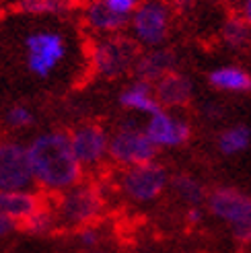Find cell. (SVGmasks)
I'll list each match as a JSON object with an SVG mask.
<instances>
[{"label":"cell","instance_id":"obj_11","mask_svg":"<svg viewBox=\"0 0 251 253\" xmlns=\"http://www.w3.org/2000/svg\"><path fill=\"white\" fill-rule=\"evenodd\" d=\"M144 130L157 148H179L192 136V126L171 109H159L144 122Z\"/></svg>","mask_w":251,"mask_h":253},{"label":"cell","instance_id":"obj_15","mask_svg":"<svg viewBox=\"0 0 251 253\" xmlns=\"http://www.w3.org/2000/svg\"><path fill=\"white\" fill-rule=\"evenodd\" d=\"M177 66V56H175L171 49L167 47H150L146 52H140L138 62L134 66V74L136 79H142L148 83H157L161 81L165 74L173 72Z\"/></svg>","mask_w":251,"mask_h":253},{"label":"cell","instance_id":"obj_7","mask_svg":"<svg viewBox=\"0 0 251 253\" xmlns=\"http://www.w3.org/2000/svg\"><path fill=\"white\" fill-rule=\"evenodd\" d=\"M208 212L229 226L241 243H251V196L235 187H216L208 194Z\"/></svg>","mask_w":251,"mask_h":253},{"label":"cell","instance_id":"obj_8","mask_svg":"<svg viewBox=\"0 0 251 253\" xmlns=\"http://www.w3.org/2000/svg\"><path fill=\"white\" fill-rule=\"evenodd\" d=\"M130 37L144 47H161L171 31V8L163 0H142L130 19Z\"/></svg>","mask_w":251,"mask_h":253},{"label":"cell","instance_id":"obj_27","mask_svg":"<svg viewBox=\"0 0 251 253\" xmlns=\"http://www.w3.org/2000/svg\"><path fill=\"white\" fill-rule=\"evenodd\" d=\"M17 229V224L12 222L10 218H6L4 214H0V239H4V237H8L12 231Z\"/></svg>","mask_w":251,"mask_h":253},{"label":"cell","instance_id":"obj_31","mask_svg":"<svg viewBox=\"0 0 251 253\" xmlns=\"http://www.w3.org/2000/svg\"><path fill=\"white\" fill-rule=\"evenodd\" d=\"M95 253H97V251H95Z\"/></svg>","mask_w":251,"mask_h":253},{"label":"cell","instance_id":"obj_20","mask_svg":"<svg viewBox=\"0 0 251 253\" xmlns=\"http://www.w3.org/2000/svg\"><path fill=\"white\" fill-rule=\"evenodd\" d=\"M171 189L175 192V196H177L187 206H202L204 202L208 200L206 187L200 183L196 177L185 175V173L173 177L171 179Z\"/></svg>","mask_w":251,"mask_h":253},{"label":"cell","instance_id":"obj_24","mask_svg":"<svg viewBox=\"0 0 251 253\" xmlns=\"http://www.w3.org/2000/svg\"><path fill=\"white\" fill-rule=\"evenodd\" d=\"M77 239H79V243L84 247V249H93L97 247L99 243H101V239H103V231L95 224H89V226H83V229L77 231Z\"/></svg>","mask_w":251,"mask_h":253},{"label":"cell","instance_id":"obj_29","mask_svg":"<svg viewBox=\"0 0 251 253\" xmlns=\"http://www.w3.org/2000/svg\"><path fill=\"white\" fill-rule=\"evenodd\" d=\"M192 6H194V0H177V2H175V8L183 10V12H187Z\"/></svg>","mask_w":251,"mask_h":253},{"label":"cell","instance_id":"obj_18","mask_svg":"<svg viewBox=\"0 0 251 253\" xmlns=\"http://www.w3.org/2000/svg\"><path fill=\"white\" fill-rule=\"evenodd\" d=\"M81 4V0H17L15 8L29 17H66Z\"/></svg>","mask_w":251,"mask_h":253},{"label":"cell","instance_id":"obj_1","mask_svg":"<svg viewBox=\"0 0 251 253\" xmlns=\"http://www.w3.org/2000/svg\"><path fill=\"white\" fill-rule=\"evenodd\" d=\"M35 187L42 194L58 196L84 179V169L74 157L70 136L64 130H45L27 142Z\"/></svg>","mask_w":251,"mask_h":253},{"label":"cell","instance_id":"obj_17","mask_svg":"<svg viewBox=\"0 0 251 253\" xmlns=\"http://www.w3.org/2000/svg\"><path fill=\"white\" fill-rule=\"evenodd\" d=\"M208 84L222 93H249L251 74L243 66H216L208 72Z\"/></svg>","mask_w":251,"mask_h":253},{"label":"cell","instance_id":"obj_30","mask_svg":"<svg viewBox=\"0 0 251 253\" xmlns=\"http://www.w3.org/2000/svg\"><path fill=\"white\" fill-rule=\"evenodd\" d=\"M81 2H84V0H81Z\"/></svg>","mask_w":251,"mask_h":253},{"label":"cell","instance_id":"obj_22","mask_svg":"<svg viewBox=\"0 0 251 253\" xmlns=\"http://www.w3.org/2000/svg\"><path fill=\"white\" fill-rule=\"evenodd\" d=\"M222 42L233 49H245L251 45V27L241 17H231L222 25Z\"/></svg>","mask_w":251,"mask_h":253},{"label":"cell","instance_id":"obj_16","mask_svg":"<svg viewBox=\"0 0 251 253\" xmlns=\"http://www.w3.org/2000/svg\"><path fill=\"white\" fill-rule=\"evenodd\" d=\"M120 105L126 111L138 113V116H146V118L161 109L157 95H155V84L148 81H142V79H136L126 88H122Z\"/></svg>","mask_w":251,"mask_h":253},{"label":"cell","instance_id":"obj_10","mask_svg":"<svg viewBox=\"0 0 251 253\" xmlns=\"http://www.w3.org/2000/svg\"><path fill=\"white\" fill-rule=\"evenodd\" d=\"M35 187L29 148L12 138H0V192Z\"/></svg>","mask_w":251,"mask_h":253},{"label":"cell","instance_id":"obj_28","mask_svg":"<svg viewBox=\"0 0 251 253\" xmlns=\"http://www.w3.org/2000/svg\"><path fill=\"white\" fill-rule=\"evenodd\" d=\"M239 17L251 27V0H241V6H239Z\"/></svg>","mask_w":251,"mask_h":253},{"label":"cell","instance_id":"obj_3","mask_svg":"<svg viewBox=\"0 0 251 253\" xmlns=\"http://www.w3.org/2000/svg\"><path fill=\"white\" fill-rule=\"evenodd\" d=\"M138 56H140V45H138L130 35L114 33V35H99L93 37L86 45V60L89 68L95 77L114 81L122 79L134 70Z\"/></svg>","mask_w":251,"mask_h":253},{"label":"cell","instance_id":"obj_9","mask_svg":"<svg viewBox=\"0 0 251 253\" xmlns=\"http://www.w3.org/2000/svg\"><path fill=\"white\" fill-rule=\"evenodd\" d=\"M74 157L79 159L84 173L99 171L109 161V136L103 124L83 122L68 132Z\"/></svg>","mask_w":251,"mask_h":253},{"label":"cell","instance_id":"obj_14","mask_svg":"<svg viewBox=\"0 0 251 253\" xmlns=\"http://www.w3.org/2000/svg\"><path fill=\"white\" fill-rule=\"evenodd\" d=\"M155 95H157V101L163 109L177 111L192 101L194 83L190 81V77L173 70L155 83Z\"/></svg>","mask_w":251,"mask_h":253},{"label":"cell","instance_id":"obj_25","mask_svg":"<svg viewBox=\"0 0 251 253\" xmlns=\"http://www.w3.org/2000/svg\"><path fill=\"white\" fill-rule=\"evenodd\" d=\"M105 2L114 8L118 15H122L126 19H132V15L136 12V8L140 6L142 0H105Z\"/></svg>","mask_w":251,"mask_h":253},{"label":"cell","instance_id":"obj_19","mask_svg":"<svg viewBox=\"0 0 251 253\" xmlns=\"http://www.w3.org/2000/svg\"><path fill=\"white\" fill-rule=\"evenodd\" d=\"M251 144V128L243 124H237L231 126V128H224L218 138H216V146H218V153L224 157H235L247 150Z\"/></svg>","mask_w":251,"mask_h":253},{"label":"cell","instance_id":"obj_26","mask_svg":"<svg viewBox=\"0 0 251 253\" xmlns=\"http://www.w3.org/2000/svg\"><path fill=\"white\" fill-rule=\"evenodd\" d=\"M185 218H187V222H190V224H200V222H202V218H204L202 206H190V208H187Z\"/></svg>","mask_w":251,"mask_h":253},{"label":"cell","instance_id":"obj_2","mask_svg":"<svg viewBox=\"0 0 251 253\" xmlns=\"http://www.w3.org/2000/svg\"><path fill=\"white\" fill-rule=\"evenodd\" d=\"M54 212L58 226L66 231H79L83 226L99 222L105 212V192L103 187L83 179L77 185L68 187L66 192L54 196Z\"/></svg>","mask_w":251,"mask_h":253},{"label":"cell","instance_id":"obj_13","mask_svg":"<svg viewBox=\"0 0 251 253\" xmlns=\"http://www.w3.org/2000/svg\"><path fill=\"white\" fill-rule=\"evenodd\" d=\"M45 204L40 189H10L0 192V214H4L17 226L27 222L33 214Z\"/></svg>","mask_w":251,"mask_h":253},{"label":"cell","instance_id":"obj_6","mask_svg":"<svg viewBox=\"0 0 251 253\" xmlns=\"http://www.w3.org/2000/svg\"><path fill=\"white\" fill-rule=\"evenodd\" d=\"M169 185L171 177L167 169L157 161L120 169L118 175L120 194L132 204H150L165 194Z\"/></svg>","mask_w":251,"mask_h":253},{"label":"cell","instance_id":"obj_12","mask_svg":"<svg viewBox=\"0 0 251 253\" xmlns=\"http://www.w3.org/2000/svg\"><path fill=\"white\" fill-rule=\"evenodd\" d=\"M81 23L91 37L124 33L130 19H126L111 8L105 0H84L81 4Z\"/></svg>","mask_w":251,"mask_h":253},{"label":"cell","instance_id":"obj_23","mask_svg":"<svg viewBox=\"0 0 251 253\" xmlns=\"http://www.w3.org/2000/svg\"><path fill=\"white\" fill-rule=\"evenodd\" d=\"M4 126L12 132H21V130H29L31 126L35 124V113L31 107L17 103V105H10L4 111V118H2Z\"/></svg>","mask_w":251,"mask_h":253},{"label":"cell","instance_id":"obj_4","mask_svg":"<svg viewBox=\"0 0 251 253\" xmlns=\"http://www.w3.org/2000/svg\"><path fill=\"white\" fill-rule=\"evenodd\" d=\"M25 64L37 79H49L68 56V40L56 29H35L25 35Z\"/></svg>","mask_w":251,"mask_h":253},{"label":"cell","instance_id":"obj_21","mask_svg":"<svg viewBox=\"0 0 251 253\" xmlns=\"http://www.w3.org/2000/svg\"><path fill=\"white\" fill-rule=\"evenodd\" d=\"M21 229L27 231L29 235H40V237L49 235V233H54L56 229H60L52 202H45V204L37 210L27 222L21 224Z\"/></svg>","mask_w":251,"mask_h":253},{"label":"cell","instance_id":"obj_5","mask_svg":"<svg viewBox=\"0 0 251 253\" xmlns=\"http://www.w3.org/2000/svg\"><path fill=\"white\" fill-rule=\"evenodd\" d=\"M157 150L159 148L144 130V124L140 126L136 120L120 122L109 136V163L120 169L155 161Z\"/></svg>","mask_w":251,"mask_h":253}]
</instances>
